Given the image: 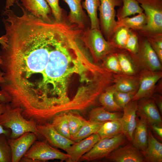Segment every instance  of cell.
I'll return each instance as SVG.
<instances>
[{"instance_id": "24", "label": "cell", "mask_w": 162, "mask_h": 162, "mask_svg": "<svg viewBox=\"0 0 162 162\" xmlns=\"http://www.w3.org/2000/svg\"><path fill=\"white\" fill-rule=\"evenodd\" d=\"M117 21V29L124 27L130 29L141 30L146 24L147 19L143 12L133 17H127Z\"/></svg>"}, {"instance_id": "9", "label": "cell", "mask_w": 162, "mask_h": 162, "mask_svg": "<svg viewBox=\"0 0 162 162\" xmlns=\"http://www.w3.org/2000/svg\"><path fill=\"white\" fill-rule=\"evenodd\" d=\"M162 77L161 71H151L144 69L139 78V86L133 100L150 97L152 94L156 84Z\"/></svg>"}, {"instance_id": "4", "label": "cell", "mask_w": 162, "mask_h": 162, "mask_svg": "<svg viewBox=\"0 0 162 162\" xmlns=\"http://www.w3.org/2000/svg\"><path fill=\"white\" fill-rule=\"evenodd\" d=\"M127 141L122 133L100 139L89 151L80 158L79 162H89L105 158L113 151L126 143Z\"/></svg>"}, {"instance_id": "32", "label": "cell", "mask_w": 162, "mask_h": 162, "mask_svg": "<svg viewBox=\"0 0 162 162\" xmlns=\"http://www.w3.org/2000/svg\"><path fill=\"white\" fill-rule=\"evenodd\" d=\"M122 72L127 75L134 74L135 69L131 62L128 57L122 53L117 55Z\"/></svg>"}, {"instance_id": "20", "label": "cell", "mask_w": 162, "mask_h": 162, "mask_svg": "<svg viewBox=\"0 0 162 162\" xmlns=\"http://www.w3.org/2000/svg\"><path fill=\"white\" fill-rule=\"evenodd\" d=\"M113 82L116 91L124 92H136L139 87V79L127 75H114Z\"/></svg>"}, {"instance_id": "5", "label": "cell", "mask_w": 162, "mask_h": 162, "mask_svg": "<svg viewBox=\"0 0 162 162\" xmlns=\"http://www.w3.org/2000/svg\"><path fill=\"white\" fill-rule=\"evenodd\" d=\"M144 11L147 22L141 30L150 36L162 33V0H136Z\"/></svg>"}, {"instance_id": "37", "label": "cell", "mask_w": 162, "mask_h": 162, "mask_svg": "<svg viewBox=\"0 0 162 162\" xmlns=\"http://www.w3.org/2000/svg\"><path fill=\"white\" fill-rule=\"evenodd\" d=\"M48 3L55 20L61 21L63 18V11L59 5V0H45Z\"/></svg>"}, {"instance_id": "31", "label": "cell", "mask_w": 162, "mask_h": 162, "mask_svg": "<svg viewBox=\"0 0 162 162\" xmlns=\"http://www.w3.org/2000/svg\"><path fill=\"white\" fill-rule=\"evenodd\" d=\"M130 30V29L124 27L118 28L111 40H113L114 43L118 47L124 49L129 36Z\"/></svg>"}, {"instance_id": "7", "label": "cell", "mask_w": 162, "mask_h": 162, "mask_svg": "<svg viewBox=\"0 0 162 162\" xmlns=\"http://www.w3.org/2000/svg\"><path fill=\"white\" fill-rule=\"evenodd\" d=\"M23 157L36 160L38 162L54 159L68 162L69 158L68 154L52 146L46 140H35Z\"/></svg>"}, {"instance_id": "16", "label": "cell", "mask_w": 162, "mask_h": 162, "mask_svg": "<svg viewBox=\"0 0 162 162\" xmlns=\"http://www.w3.org/2000/svg\"><path fill=\"white\" fill-rule=\"evenodd\" d=\"M23 7L35 17L48 22H52L50 8L45 0H20Z\"/></svg>"}, {"instance_id": "8", "label": "cell", "mask_w": 162, "mask_h": 162, "mask_svg": "<svg viewBox=\"0 0 162 162\" xmlns=\"http://www.w3.org/2000/svg\"><path fill=\"white\" fill-rule=\"evenodd\" d=\"M138 100L136 115L144 119L148 125L155 124L162 127L160 114L154 98L146 97Z\"/></svg>"}, {"instance_id": "44", "label": "cell", "mask_w": 162, "mask_h": 162, "mask_svg": "<svg viewBox=\"0 0 162 162\" xmlns=\"http://www.w3.org/2000/svg\"><path fill=\"white\" fill-rule=\"evenodd\" d=\"M2 63V59L0 57V64ZM2 73V72H1L0 71V75Z\"/></svg>"}, {"instance_id": "38", "label": "cell", "mask_w": 162, "mask_h": 162, "mask_svg": "<svg viewBox=\"0 0 162 162\" xmlns=\"http://www.w3.org/2000/svg\"><path fill=\"white\" fill-rule=\"evenodd\" d=\"M6 104L0 100V115L4 111L6 107ZM4 134L8 137L10 132V130H6L2 126L0 125V134Z\"/></svg>"}, {"instance_id": "2", "label": "cell", "mask_w": 162, "mask_h": 162, "mask_svg": "<svg viewBox=\"0 0 162 162\" xmlns=\"http://www.w3.org/2000/svg\"><path fill=\"white\" fill-rule=\"evenodd\" d=\"M22 111L20 107H13L7 103L4 111L0 115V125L11 130L8 137L16 139L26 132H32L36 134L38 139H44L37 129V123L25 118Z\"/></svg>"}, {"instance_id": "15", "label": "cell", "mask_w": 162, "mask_h": 162, "mask_svg": "<svg viewBox=\"0 0 162 162\" xmlns=\"http://www.w3.org/2000/svg\"><path fill=\"white\" fill-rule=\"evenodd\" d=\"M100 139L99 135L95 133L75 142L65 151L69 157L68 162H79L80 158L89 151Z\"/></svg>"}, {"instance_id": "33", "label": "cell", "mask_w": 162, "mask_h": 162, "mask_svg": "<svg viewBox=\"0 0 162 162\" xmlns=\"http://www.w3.org/2000/svg\"><path fill=\"white\" fill-rule=\"evenodd\" d=\"M136 92H124L115 91L114 94V100L117 105L123 109L132 100Z\"/></svg>"}, {"instance_id": "40", "label": "cell", "mask_w": 162, "mask_h": 162, "mask_svg": "<svg viewBox=\"0 0 162 162\" xmlns=\"http://www.w3.org/2000/svg\"><path fill=\"white\" fill-rule=\"evenodd\" d=\"M155 103L161 114L162 113V97L160 95L156 96L153 98Z\"/></svg>"}, {"instance_id": "39", "label": "cell", "mask_w": 162, "mask_h": 162, "mask_svg": "<svg viewBox=\"0 0 162 162\" xmlns=\"http://www.w3.org/2000/svg\"><path fill=\"white\" fill-rule=\"evenodd\" d=\"M155 134L158 136V138L162 140V128L154 124L152 125H148Z\"/></svg>"}, {"instance_id": "22", "label": "cell", "mask_w": 162, "mask_h": 162, "mask_svg": "<svg viewBox=\"0 0 162 162\" xmlns=\"http://www.w3.org/2000/svg\"><path fill=\"white\" fill-rule=\"evenodd\" d=\"M115 91L113 85L107 87L99 96V103L106 110L110 112H121L123 109L115 102L114 94Z\"/></svg>"}, {"instance_id": "21", "label": "cell", "mask_w": 162, "mask_h": 162, "mask_svg": "<svg viewBox=\"0 0 162 162\" xmlns=\"http://www.w3.org/2000/svg\"><path fill=\"white\" fill-rule=\"evenodd\" d=\"M105 122H98L90 119L86 120L79 130L71 137V140L77 142L92 134L97 133Z\"/></svg>"}, {"instance_id": "1", "label": "cell", "mask_w": 162, "mask_h": 162, "mask_svg": "<svg viewBox=\"0 0 162 162\" xmlns=\"http://www.w3.org/2000/svg\"><path fill=\"white\" fill-rule=\"evenodd\" d=\"M82 40L74 32L63 30L58 35L50 53L49 60L35 90L43 103L59 113L75 109L74 100L68 94L69 79L77 74L83 81L92 82L100 71L99 67L91 62L81 45Z\"/></svg>"}, {"instance_id": "26", "label": "cell", "mask_w": 162, "mask_h": 162, "mask_svg": "<svg viewBox=\"0 0 162 162\" xmlns=\"http://www.w3.org/2000/svg\"><path fill=\"white\" fill-rule=\"evenodd\" d=\"M100 4V0H85L82 3L83 8L86 11L90 20V28L100 29L97 11Z\"/></svg>"}, {"instance_id": "18", "label": "cell", "mask_w": 162, "mask_h": 162, "mask_svg": "<svg viewBox=\"0 0 162 162\" xmlns=\"http://www.w3.org/2000/svg\"><path fill=\"white\" fill-rule=\"evenodd\" d=\"M68 5L70 12L68 16V21L71 23L86 29L87 17L82 6V0H63Z\"/></svg>"}, {"instance_id": "25", "label": "cell", "mask_w": 162, "mask_h": 162, "mask_svg": "<svg viewBox=\"0 0 162 162\" xmlns=\"http://www.w3.org/2000/svg\"><path fill=\"white\" fill-rule=\"evenodd\" d=\"M122 5L118 10L117 21L131 15L143 12V10L136 0H122Z\"/></svg>"}, {"instance_id": "10", "label": "cell", "mask_w": 162, "mask_h": 162, "mask_svg": "<svg viewBox=\"0 0 162 162\" xmlns=\"http://www.w3.org/2000/svg\"><path fill=\"white\" fill-rule=\"evenodd\" d=\"M139 63L144 69L151 71H161V62L148 40H143L137 52Z\"/></svg>"}, {"instance_id": "42", "label": "cell", "mask_w": 162, "mask_h": 162, "mask_svg": "<svg viewBox=\"0 0 162 162\" xmlns=\"http://www.w3.org/2000/svg\"><path fill=\"white\" fill-rule=\"evenodd\" d=\"M7 39V38L5 34L0 37V44L1 46V47H4L6 46Z\"/></svg>"}, {"instance_id": "12", "label": "cell", "mask_w": 162, "mask_h": 162, "mask_svg": "<svg viewBox=\"0 0 162 162\" xmlns=\"http://www.w3.org/2000/svg\"><path fill=\"white\" fill-rule=\"evenodd\" d=\"M38 139L37 135L32 132H26L16 139L8 137L12 153V162H20L34 142Z\"/></svg>"}, {"instance_id": "17", "label": "cell", "mask_w": 162, "mask_h": 162, "mask_svg": "<svg viewBox=\"0 0 162 162\" xmlns=\"http://www.w3.org/2000/svg\"><path fill=\"white\" fill-rule=\"evenodd\" d=\"M148 127V124L144 119L136 116V126L131 143L142 153L145 151L147 147Z\"/></svg>"}, {"instance_id": "30", "label": "cell", "mask_w": 162, "mask_h": 162, "mask_svg": "<svg viewBox=\"0 0 162 162\" xmlns=\"http://www.w3.org/2000/svg\"><path fill=\"white\" fill-rule=\"evenodd\" d=\"M8 137L4 134H0V162H12L11 151Z\"/></svg>"}, {"instance_id": "14", "label": "cell", "mask_w": 162, "mask_h": 162, "mask_svg": "<svg viewBox=\"0 0 162 162\" xmlns=\"http://www.w3.org/2000/svg\"><path fill=\"white\" fill-rule=\"evenodd\" d=\"M137 101L132 100L123 109V113L120 118L122 133L128 140L132 142L136 124Z\"/></svg>"}, {"instance_id": "13", "label": "cell", "mask_w": 162, "mask_h": 162, "mask_svg": "<svg viewBox=\"0 0 162 162\" xmlns=\"http://www.w3.org/2000/svg\"><path fill=\"white\" fill-rule=\"evenodd\" d=\"M105 158L107 161L112 162H145L141 152L130 142L115 150Z\"/></svg>"}, {"instance_id": "6", "label": "cell", "mask_w": 162, "mask_h": 162, "mask_svg": "<svg viewBox=\"0 0 162 162\" xmlns=\"http://www.w3.org/2000/svg\"><path fill=\"white\" fill-rule=\"evenodd\" d=\"M122 0H100L99 11L100 30L105 38L110 42L117 29L115 8L121 7Z\"/></svg>"}, {"instance_id": "41", "label": "cell", "mask_w": 162, "mask_h": 162, "mask_svg": "<svg viewBox=\"0 0 162 162\" xmlns=\"http://www.w3.org/2000/svg\"><path fill=\"white\" fill-rule=\"evenodd\" d=\"M5 1V8L7 9H10L11 7L13 6L14 3L17 0H4Z\"/></svg>"}, {"instance_id": "35", "label": "cell", "mask_w": 162, "mask_h": 162, "mask_svg": "<svg viewBox=\"0 0 162 162\" xmlns=\"http://www.w3.org/2000/svg\"><path fill=\"white\" fill-rule=\"evenodd\" d=\"M152 38L148 40L156 53L160 62H162V34L150 36Z\"/></svg>"}, {"instance_id": "34", "label": "cell", "mask_w": 162, "mask_h": 162, "mask_svg": "<svg viewBox=\"0 0 162 162\" xmlns=\"http://www.w3.org/2000/svg\"><path fill=\"white\" fill-rule=\"evenodd\" d=\"M106 56L105 64L108 70L116 73L122 72L117 55L110 54Z\"/></svg>"}, {"instance_id": "27", "label": "cell", "mask_w": 162, "mask_h": 162, "mask_svg": "<svg viewBox=\"0 0 162 162\" xmlns=\"http://www.w3.org/2000/svg\"><path fill=\"white\" fill-rule=\"evenodd\" d=\"M119 119L106 121L103 124L97 133L100 139L112 136L122 133Z\"/></svg>"}, {"instance_id": "19", "label": "cell", "mask_w": 162, "mask_h": 162, "mask_svg": "<svg viewBox=\"0 0 162 162\" xmlns=\"http://www.w3.org/2000/svg\"><path fill=\"white\" fill-rule=\"evenodd\" d=\"M142 153L145 162H162V144L154 136L150 128L148 129L147 146Z\"/></svg>"}, {"instance_id": "43", "label": "cell", "mask_w": 162, "mask_h": 162, "mask_svg": "<svg viewBox=\"0 0 162 162\" xmlns=\"http://www.w3.org/2000/svg\"><path fill=\"white\" fill-rule=\"evenodd\" d=\"M4 82V80L3 77V73L0 75V83L2 82ZM1 99V96L0 94V100Z\"/></svg>"}, {"instance_id": "36", "label": "cell", "mask_w": 162, "mask_h": 162, "mask_svg": "<svg viewBox=\"0 0 162 162\" xmlns=\"http://www.w3.org/2000/svg\"><path fill=\"white\" fill-rule=\"evenodd\" d=\"M139 47L137 35L130 29L129 36L124 49L134 54H136L138 51Z\"/></svg>"}, {"instance_id": "28", "label": "cell", "mask_w": 162, "mask_h": 162, "mask_svg": "<svg viewBox=\"0 0 162 162\" xmlns=\"http://www.w3.org/2000/svg\"><path fill=\"white\" fill-rule=\"evenodd\" d=\"M51 123L58 132L71 140L67 113H61L56 115L52 119Z\"/></svg>"}, {"instance_id": "11", "label": "cell", "mask_w": 162, "mask_h": 162, "mask_svg": "<svg viewBox=\"0 0 162 162\" xmlns=\"http://www.w3.org/2000/svg\"><path fill=\"white\" fill-rule=\"evenodd\" d=\"M37 129L41 135L50 145L64 151L75 142L69 139L59 133L51 123L37 125Z\"/></svg>"}, {"instance_id": "23", "label": "cell", "mask_w": 162, "mask_h": 162, "mask_svg": "<svg viewBox=\"0 0 162 162\" xmlns=\"http://www.w3.org/2000/svg\"><path fill=\"white\" fill-rule=\"evenodd\" d=\"M123 113L121 112H110L103 106H98L92 109L88 114V119L104 122L119 119Z\"/></svg>"}, {"instance_id": "3", "label": "cell", "mask_w": 162, "mask_h": 162, "mask_svg": "<svg viewBox=\"0 0 162 162\" xmlns=\"http://www.w3.org/2000/svg\"><path fill=\"white\" fill-rule=\"evenodd\" d=\"M82 39L95 62L104 58L114 50L112 43L105 38L100 29L88 28L84 30Z\"/></svg>"}, {"instance_id": "29", "label": "cell", "mask_w": 162, "mask_h": 162, "mask_svg": "<svg viewBox=\"0 0 162 162\" xmlns=\"http://www.w3.org/2000/svg\"><path fill=\"white\" fill-rule=\"evenodd\" d=\"M67 115L71 137L79 130L86 120L77 112L70 111L67 113Z\"/></svg>"}]
</instances>
